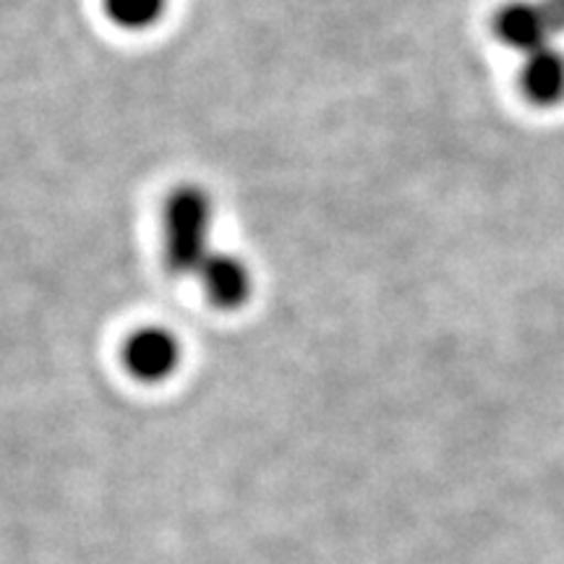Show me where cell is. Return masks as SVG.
I'll use <instances>...</instances> for the list:
<instances>
[{"label":"cell","mask_w":564,"mask_h":564,"mask_svg":"<svg viewBox=\"0 0 564 564\" xmlns=\"http://www.w3.org/2000/svg\"><path fill=\"white\" fill-rule=\"evenodd\" d=\"M215 204L199 186H178L162 212L165 262L173 274H196L212 251Z\"/></svg>","instance_id":"6da1fadb"},{"label":"cell","mask_w":564,"mask_h":564,"mask_svg":"<svg viewBox=\"0 0 564 564\" xmlns=\"http://www.w3.org/2000/svg\"><path fill=\"white\" fill-rule=\"evenodd\" d=\"M494 32L502 45L520 55L556 45L564 34V0H518L494 17Z\"/></svg>","instance_id":"7a4b0ae2"},{"label":"cell","mask_w":564,"mask_h":564,"mask_svg":"<svg viewBox=\"0 0 564 564\" xmlns=\"http://www.w3.org/2000/svg\"><path fill=\"white\" fill-rule=\"evenodd\" d=\"M123 364L133 379L147 384L165 382L181 364V345L162 327H141L123 345Z\"/></svg>","instance_id":"3957f363"},{"label":"cell","mask_w":564,"mask_h":564,"mask_svg":"<svg viewBox=\"0 0 564 564\" xmlns=\"http://www.w3.org/2000/svg\"><path fill=\"white\" fill-rule=\"evenodd\" d=\"M196 278H199L202 291L212 306L225 308V312L241 308L251 299L253 280L249 267L238 257H232V253L212 249L209 257L196 270Z\"/></svg>","instance_id":"277c9868"},{"label":"cell","mask_w":564,"mask_h":564,"mask_svg":"<svg viewBox=\"0 0 564 564\" xmlns=\"http://www.w3.org/2000/svg\"><path fill=\"white\" fill-rule=\"evenodd\" d=\"M523 95L539 108H554L564 100V51L546 45L525 55L520 68Z\"/></svg>","instance_id":"5b68a950"},{"label":"cell","mask_w":564,"mask_h":564,"mask_svg":"<svg viewBox=\"0 0 564 564\" xmlns=\"http://www.w3.org/2000/svg\"><path fill=\"white\" fill-rule=\"evenodd\" d=\"M167 9V0H105V11L112 24L129 32L150 30Z\"/></svg>","instance_id":"8992f818"}]
</instances>
